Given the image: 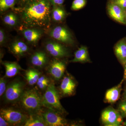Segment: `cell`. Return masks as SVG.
Wrapping results in <instances>:
<instances>
[{"mask_svg": "<svg viewBox=\"0 0 126 126\" xmlns=\"http://www.w3.org/2000/svg\"><path fill=\"white\" fill-rule=\"evenodd\" d=\"M25 27L48 29L51 21V4L49 0H26L19 9Z\"/></svg>", "mask_w": 126, "mask_h": 126, "instance_id": "6da1fadb", "label": "cell"}, {"mask_svg": "<svg viewBox=\"0 0 126 126\" xmlns=\"http://www.w3.org/2000/svg\"><path fill=\"white\" fill-rule=\"evenodd\" d=\"M18 103L21 109L29 115L41 112L44 108L43 95L34 88L26 89Z\"/></svg>", "mask_w": 126, "mask_h": 126, "instance_id": "7a4b0ae2", "label": "cell"}, {"mask_svg": "<svg viewBox=\"0 0 126 126\" xmlns=\"http://www.w3.org/2000/svg\"><path fill=\"white\" fill-rule=\"evenodd\" d=\"M26 83L20 78H16L9 82L2 96L5 103L9 104L18 103L26 89Z\"/></svg>", "mask_w": 126, "mask_h": 126, "instance_id": "3957f363", "label": "cell"}, {"mask_svg": "<svg viewBox=\"0 0 126 126\" xmlns=\"http://www.w3.org/2000/svg\"><path fill=\"white\" fill-rule=\"evenodd\" d=\"M60 94L53 82L50 84L43 95V106L44 108L54 110L63 114L65 110L60 102Z\"/></svg>", "mask_w": 126, "mask_h": 126, "instance_id": "277c9868", "label": "cell"}, {"mask_svg": "<svg viewBox=\"0 0 126 126\" xmlns=\"http://www.w3.org/2000/svg\"><path fill=\"white\" fill-rule=\"evenodd\" d=\"M0 116L2 117L12 126H24L29 115L22 109L11 107L1 109Z\"/></svg>", "mask_w": 126, "mask_h": 126, "instance_id": "5b68a950", "label": "cell"}, {"mask_svg": "<svg viewBox=\"0 0 126 126\" xmlns=\"http://www.w3.org/2000/svg\"><path fill=\"white\" fill-rule=\"evenodd\" d=\"M46 68L47 73L51 79L58 81L63 76L66 69V64L60 59L54 58L49 63Z\"/></svg>", "mask_w": 126, "mask_h": 126, "instance_id": "8992f818", "label": "cell"}, {"mask_svg": "<svg viewBox=\"0 0 126 126\" xmlns=\"http://www.w3.org/2000/svg\"><path fill=\"white\" fill-rule=\"evenodd\" d=\"M42 115L47 126H64L67 122L63 114L54 110L47 108L43 109Z\"/></svg>", "mask_w": 126, "mask_h": 126, "instance_id": "52a82bcc", "label": "cell"}, {"mask_svg": "<svg viewBox=\"0 0 126 126\" xmlns=\"http://www.w3.org/2000/svg\"><path fill=\"white\" fill-rule=\"evenodd\" d=\"M50 37L54 40L68 45L74 43V40L72 34L67 29L61 26L54 27L49 33Z\"/></svg>", "mask_w": 126, "mask_h": 126, "instance_id": "ba28073f", "label": "cell"}, {"mask_svg": "<svg viewBox=\"0 0 126 126\" xmlns=\"http://www.w3.org/2000/svg\"><path fill=\"white\" fill-rule=\"evenodd\" d=\"M123 117L118 110L110 108L106 109L102 112L101 119L106 126H120L123 122Z\"/></svg>", "mask_w": 126, "mask_h": 126, "instance_id": "9c48e42d", "label": "cell"}, {"mask_svg": "<svg viewBox=\"0 0 126 126\" xmlns=\"http://www.w3.org/2000/svg\"><path fill=\"white\" fill-rule=\"evenodd\" d=\"M45 48L47 54L54 58L60 59L68 55L67 49L56 41H47L45 45Z\"/></svg>", "mask_w": 126, "mask_h": 126, "instance_id": "30bf717a", "label": "cell"}, {"mask_svg": "<svg viewBox=\"0 0 126 126\" xmlns=\"http://www.w3.org/2000/svg\"><path fill=\"white\" fill-rule=\"evenodd\" d=\"M22 29L21 31L24 38L32 45H35L43 36V31L40 29L24 26Z\"/></svg>", "mask_w": 126, "mask_h": 126, "instance_id": "8fae6325", "label": "cell"}, {"mask_svg": "<svg viewBox=\"0 0 126 126\" xmlns=\"http://www.w3.org/2000/svg\"><path fill=\"white\" fill-rule=\"evenodd\" d=\"M47 54V52L41 50L33 53L30 59L31 63L33 67L39 70L46 68L49 63Z\"/></svg>", "mask_w": 126, "mask_h": 126, "instance_id": "7c38bea8", "label": "cell"}, {"mask_svg": "<svg viewBox=\"0 0 126 126\" xmlns=\"http://www.w3.org/2000/svg\"><path fill=\"white\" fill-rule=\"evenodd\" d=\"M76 83L71 76H64L61 80L59 87V93L64 96H71L74 93Z\"/></svg>", "mask_w": 126, "mask_h": 126, "instance_id": "4fadbf2b", "label": "cell"}, {"mask_svg": "<svg viewBox=\"0 0 126 126\" xmlns=\"http://www.w3.org/2000/svg\"><path fill=\"white\" fill-rule=\"evenodd\" d=\"M108 11L109 15L113 20L118 23L126 25L125 11L118 5L115 4L109 5Z\"/></svg>", "mask_w": 126, "mask_h": 126, "instance_id": "5bb4252c", "label": "cell"}, {"mask_svg": "<svg viewBox=\"0 0 126 126\" xmlns=\"http://www.w3.org/2000/svg\"><path fill=\"white\" fill-rule=\"evenodd\" d=\"M9 50L12 54L19 58L27 54L29 50V48L23 41L16 40L12 43Z\"/></svg>", "mask_w": 126, "mask_h": 126, "instance_id": "9a60e30c", "label": "cell"}, {"mask_svg": "<svg viewBox=\"0 0 126 126\" xmlns=\"http://www.w3.org/2000/svg\"><path fill=\"white\" fill-rule=\"evenodd\" d=\"M2 63L5 70V76L7 78L15 77L22 70H24L19 64L16 62L3 61Z\"/></svg>", "mask_w": 126, "mask_h": 126, "instance_id": "2e32d148", "label": "cell"}, {"mask_svg": "<svg viewBox=\"0 0 126 126\" xmlns=\"http://www.w3.org/2000/svg\"><path fill=\"white\" fill-rule=\"evenodd\" d=\"M124 80L123 79L117 86L107 91L105 96V99L108 102L113 103L117 101L119 99L122 90V85Z\"/></svg>", "mask_w": 126, "mask_h": 126, "instance_id": "e0dca14e", "label": "cell"}, {"mask_svg": "<svg viewBox=\"0 0 126 126\" xmlns=\"http://www.w3.org/2000/svg\"><path fill=\"white\" fill-rule=\"evenodd\" d=\"M42 74V73L39 69L33 67L29 68L25 71L24 77L26 83L30 86H33L36 84Z\"/></svg>", "mask_w": 126, "mask_h": 126, "instance_id": "ac0fdd59", "label": "cell"}, {"mask_svg": "<svg viewBox=\"0 0 126 126\" xmlns=\"http://www.w3.org/2000/svg\"><path fill=\"white\" fill-rule=\"evenodd\" d=\"M115 54L122 64L126 63V38L119 40L115 46Z\"/></svg>", "mask_w": 126, "mask_h": 126, "instance_id": "d6986e66", "label": "cell"}, {"mask_svg": "<svg viewBox=\"0 0 126 126\" xmlns=\"http://www.w3.org/2000/svg\"><path fill=\"white\" fill-rule=\"evenodd\" d=\"M42 111L40 112L29 115L24 126H47L46 124Z\"/></svg>", "mask_w": 126, "mask_h": 126, "instance_id": "ffe728a7", "label": "cell"}, {"mask_svg": "<svg viewBox=\"0 0 126 126\" xmlns=\"http://www.w3.org/2000/svg\"><path fill=\"white\" fill-rule=\"evenodd\" d=\"M89 61L87 48L85 46H81L75 52L74 57L70 61L71 63H86Z\"/></svg>", "mask_w": 126, "mask_h": 126, "instance_id": "44dd1931", "label": "cell"}, {"mask_svg": "<svg viewBox=\"0 0 126 126\" xmlns=\"http://www.w3.org/2000/svg\"><path fill=\"white\" fill-rule=\"evenodd\" d=\"M52 82L50 78L45 75L42 74L36 82V88L39 91L44 92Z\"/></svg>", "mask_w": 126, "mask_h": 126, "instance_id": "7402d4cb", "label": "cell"}, {"mask_svg": "<svg viewBox=\"0 0 126 126\" xmlns=\"http://www.w3.org/2000/svg\"><path fill=\"white\" fill-rule=\"evenodd\" d=\"M2 21L6 25L9 27H13L18 25L19 18L18 16L15 13L10 12L4 16Z\"/></svg>", "mask_w": 126, "mask_h": 126, "instance_id": "603a6c76", "label": "cell"}, {"mask_svg": "<svg viewBox=\"0 0 126 126\" xmlns=\"http://www.w3.org/2000/svg\"><path fill=\"white\" fill-rule=\"evenodd\" d=\"M51 11V18L53 20L56 22L62 21L65 18V11L62 8L59 6H53Z\"/></svg>", "mask_w": 126, "mask_h": 126, "instance_id": "cb8c5ba5", "label": "cell"}, {"mask_svg": "<svg viewBox=\"0 0 126 126\" xmlns=\"http://www.w3.org/2000/svg\"><path fill=\"white\" fill-rule=\"evenodd\" d=\"M16 0H0V10L1 12L7 11L14 7Z\"/></svg>", "mask_w": 126, "mask_h": 126, "instance_id": "d4e9b609", "label": "cell"}, {"mask_svg": "<svg viewBox=\"0 0 126 126\" xmlns=\"http://www.w3.org/2000/svg\"><path fill=\"white\" fill-rule=\"evenodd\" d=\"M86 0H74L71 9L73 10H78L83 8L86 4Z\"/></svg>", "mask_w": 126, "mask_h": 126, "instance_id": "484cf974", "label": "cell"}, {"mask_svg": "<svg viewBox=\"0 0 126 126\" xmlns=\"http://www.w3.org/2000/svg\"><path fill=\"white\" fill-rule=\"evenodd\" d=\"M7 78L5 76L0 78V96L2 97L4 94L7 86Z\"/></svg>", "mask_w": 126, "mask_h": 126, "instance_id": "4316f807", "label": "cell"}, {"mask_svg": "<svg viewBox=\"0 0 126 126\" xmlns=\"http://www.w3.org/2000/svg\"><path fill=\"white\" fill-rule=\"evenodd\" d=\"M118 111L123 117H126V101L123 100L119 103Z\"/></svg>", "mask_w": 126, "mask_h": 126, "instance_id": "83f0119b", "label": "cell"}, {"mask_svg": "<svg viewBox=\"0 0 126 126\" xmlns=\"http://www.w3.org/2000/svg\"><path fill=\"white\" fill-rule=\"evenodd\" d=\"M6 36L4 31L2 29L0 30V45L2 46L4 45L6 42Z\"/></svg>", "mask_w": 126, "mask_h": 126, "instance_id": "f1b7e54d", "label": "cell"}, {"mask_svg": "<svg viewBox=\"0 0 126 126\" xmlns=\"http://www.w3.org/2000/svg\"><path fill=\"white\" fill-rule=\"evenodd\" d=\"M53 6H60L63 3L64 0H49Z\"/></svg>", "mask_w": 126, "mask_h": 126, "instance_id": "f546056e", "label": "cell"}, {"mask_svg": "<svg viewBox=\"0 0 126 126\" xmlns=\"http://www.w3.org/2000/svg\"><path fill=\"white\" fill-rule=\"evenodd\" d=\"M11 126L1 116H0V126Z\"/></svg>", "mask_w": 126, "mask_h": 126, "instance_id": "4dcf8cb0", "label": "cell"}, {"mask_svg": "<svg viewBox=\"0 0 126 126\" xmlns=\"http://www.w3.org/2000/svg\"><path fill=\"white\" fill-rule=\"evenodd\" d=\"M115 4L118 5L125 11L126 9V1H123V2H118V3H115Z\"/></svg>", "mask_w": 126, "mask_h": 126, "instance_id": "1f68e13d", "label": "cell"}, {"mask_svg": "<svg viewBox=\"0 0 126 126\" xmlns=\"http://www.w3.org/2000/svg\"><path fill=\"white\" fill-rule=\"evenodd\" d=\"M126 0H116L115 1V3H118V2H123V1H126Z\"/></svg>", "mask_w": 126, "mask_h": 126, "instance_id": "d6a6232c", "label": "cell"}, {"mask_svg": "<svg viewBox=\"0 0 126 126\" xmlns=\"http://www.w3.org/2000/svg\"><path fill=\"white\" fill-rule=\"evenodd\" d=\"M124 76H126V63L124 64Z\"/></svg>", "mask_w": 126, "mask_h": 126, "instance_id": "836d02e7", "label": "cell"}, {"mask_svg": "<svg viewBox=\"0 0 126 126\" xmlns=\"http://www.w3.org/2000/svg\"><path fill=\"white\" fill-rule=\"evenodd\" d=\"M124 99H125V100L126 101V88L124 93Z\"/></svg>", "mask_w": 126, "mask_h": 126, "instance_id": "e575fe53", "label": "cell"}, {"mask_svg": "<svg viewBox=\"0 0 126 126\" xmlns=\"http://www.w3.org/2000/svg\"><path fill=\"white\" fill-rule=\"evenodd\" d=\"M124 79H126V76H124Z\"/></svg>", "mask_w": 126, "mask_h": 126, "instance_id": "d590c367", "label": "cell"}, {"mask_svg": "<svg viewBox=\"0 0 126 126\" xmlns=\"http://www.w3.org/2000/svg\"><path fill=\"white\" fill-rule=\"evenodd\" d=\"M125 13H126V10H125Z\"/></svg>", "mask_w": 126, "mask_h": 126, "instance_id": "8d00e7d4", "label": "cell"}, {"mask_svg": "<svg viewBox=\"0 0 126 126\" xmlns=\"http://www.w3.org/2000/svg\"></svg>", "mask_w": 126, "mask_h": 126, "instance_id": "74e56055", "label": "cell"}]
</instances>
